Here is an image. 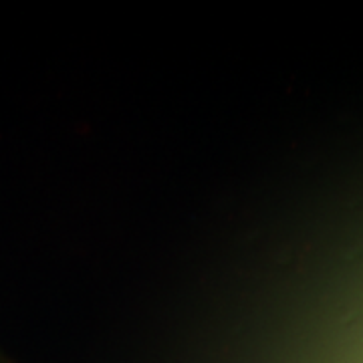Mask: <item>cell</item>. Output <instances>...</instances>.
<instances>
[]
</instances>
